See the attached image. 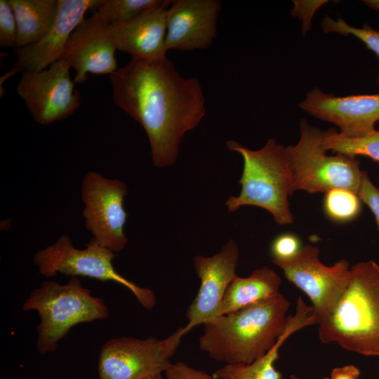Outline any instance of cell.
I'll use <instances>...</instances> for the list:
<instances>
[{
    "instance_id": "6da1fadb",
    "label": "cell",
    "mask_w": 379,
    "mask_h": 379,
    "mask_svg": "<svg viewBox=\"0 0 379 379\" xmlns=\"http://www.w3.org/2000/svg\"><path fill=\"white\" fill-rule=\"evenodd\" d=\"M114 104L145 129L153 164H173L185 134L206 115L199 81L185 79L167 58H132L109 75Z\"/></svg>"
},
{
    "instance_id": "7a4b0ae2",
    "label": "cell",
    "mask_w": 379,
    "mask_h": 379,
    "mask_svg": "<svg viewBox=\"0 0 379 379\" xmlns=\"http://www.w3.org/2000/svg\"><path fill=\"white\" fill-rule=\"evenodd\" d=\"M288 300L279 293L267 300L219 316L203 324L199 349L225 364H248L265 356L285 332Z\"/></svg>"
},
{
    "instance_id": "3957f363",
    "label": "cell",
    "mask_w": 379,
    "mask_h": 379,
    "mask_svg": "<svg viewBox=\"0 0 379 379\" xmlns=\"http://www.w3.org/2000/svg\"><path fill=\"white\" fill-rule=\"evenodd\" d=\"M324 344L337 343L364 356H379V265L373 260L351 267L350 281L328 315L319 324Z\"/></svg>"
},
{
    "instance_id": "277c9868",
    "label": "cell",
    "mask_w": 379,
    "mask_h": 379,
    "mask_svg": "<svg viewBox=\"0 0 379 379\" xmlns=\"http://www.w3.org/2000/svg\"><path fill=\"white\" fill-rule=\"evenodd\" d=\"M226 145L230 151L241 154L244 161L239 180L241 192L226 201L228 211L235 212L245 206H257L270 213L277 224H291L293 217L288 197L293 191L287 147L273 138L256 150L235 140L227 141Z\"/></svg>"
},
{
    "instance_id": "5b68a950",
    "label": "cell",
    "mask_w": 379,
    "mask_h": 379,
    "mask_svg": "<svg viewBox=\"0 0 379 379\" xmlns=\"http://www.w3.org/2000/svg\"><path fill=\"white\" fill-rule=\"evenodd\" d=\"M22 310H35L40 317L36 347L41 354L54 352L74 326L105 319L109 314L102 299L93 296L78 277H71L65 284L43 281L25 300Z\"/></svg>"
},
{
    "instance_id": "8992f818",
    "label": "cell",
    "mask_w": 379,
    "mask_h": 379,
    "mask_svg": "<svg viewBox=\"0 0 379 379\" xmlns=\"http://www.w3.org/2000/svg\"><path fill=\"white\" fill-rule=\"evenodd\" d=\"M300 132L298 142L287 147L293 192L326 193L340 188L357 194L363 173L359 159L340 153L328 154L324 131L305 119L300 122Z\"/></svg>"
},
{
    "instance_id": "52a82bcc",
    "label": "cell",
    "mask_w": 379,
    "mask_h": 379,
    "mask_svg": "<svg viewBox=\"0 0 379 379\" xmlns=\"http://www.w3.org/2000/svg\"><path fill=\"white\" fill-rule=\"evenodd\" d=\"M116 257L115 253L93 238L85 248H75L70 237L64 234L54 244L37 251L33 261L39 273L46 277L60 273L118 283L128 288L145 309L152 310L156 305L154 291L137 285L117 272L112 264Z\"/></svg>"
},
{
    "instance_id": "ba28073f",
    "label": "cell",
    "mask_w": 379,
    "mask_h": 379,
    "mask_svg": "<svg viewBox=\"0 0 379 379\" xmlns=\"http://www.w3.org/2000/svg\"><path fill=\"white\" fill-rule=\"evenodd\" d=\"M185 335L180 327L163 340L124 336L108 340L98 357L100 379H145L161 374Z\"/></svg>"
},
{
    "instance_id": "9c48e42d",
    "label": "cell",
    "mask_w": 379,
    "mask_h": 379,
    "mask_svg": "<svg viewBox=\"0 0 379 379\" xmlns=\"http://www.w3.org/2000/svg\"><path fill=\"white\" fill-rule=\"evenodd\" d=\"M319 254L317 246L306 244L293 258L272 261L283 270L287 279L311 300L313 325L319 324L328 315L351 275L347 260H340L331 266H326L319 260Z\"/></svg>"
},
{
    "instance_id": "30bf717a",
    "label": "cell",
    "mask_w": 379,
    "mask_h": 379,
    "mask_svg": "<svg viewBox=\"0 0 379 379\" xmlns=\"http://www.w3.org/2000/svg\"><path fill=\"white\" fill-rule=\"evenodd\" d=\"M81 191L85 226L92 238L115 253L123 251L128 243L124 234L128 214L124 207L126 184L89 171L81 180Z\"/></svg>"
},
{
    "instance_id": "8fae6325",
    "label": "cell",
    "mask_w": 379,
    "mask_h": 379,
    "mask_svg": "<svg viewBox=\"0 0 379 379\" xmlns=\"http://www.w3.org/2000/svg\"><path fill=\"white\" fill-rule=\"evenodd\" d=\"M69 68L59 59L48 69L23 72L17 93L37 124L48 125L65 119L80 105V93L74 89Z\"/></svg>"
},
{
    "instance_id": "7c38bea8",
    "label": "cell",
    "mask_w": 379,
    "mask_h": 379,
    "mask_svg": "<svg viewBox=\"0 0 379 379\" xmlns=\"http://www.w3.org/2000/svg\"><path fill=\"white\" fill-rule=\"evenodd\" d=\"M298 106L308 114L334 124L341 135L349 138L371 134L379 121V93L335 96L315 87Z\"/></svg>"
},
{
    "instance_id": "4fadbf2b",
    "label": "cell",
    "mask_w": 379,
    "mask_h": 379,
    "mask_svg": "<svg viewBox=\"0 0 379 379\" xmlns=\"http://www.w3.org/2000/svg\"><path fill=\"white\" fill-rule=\"evenodd\" d=\"M239 256V246L230 239L214 255L194 257V268L200 286L185 314L188 321L183 327L185 334L218 317L224 295L236 276Z\"/></svg>"
},
{
    "instance_id": "5bb4252c",
    "label": "cell",
    "mask_w": 379,
    "mask_h": 379,
    "mask_svg": "<svg viewBox=\"0 0 379 379\" xmlns=\"http://www.w3.org/2000/svg\"><path fill=\"white\" fill-rule=\"evenodd\" d=\"M56 19L51 29L39 42L14 48L18 60L12 69L1 77V84L20 71L39 72L58 61L69 38L84 19L87 11L94 12L100 0H58Z\"/></svg>"
},
{
    "instance_id": "9a60e30c",
    "label": "cell",
    "mask_w": 379,
    "mask_h": 379,
    "mask_svg": "<svg viewBox=\"0 0 379 379\" xmlns=\"http://www.w3.org/2000/svg\"><path fill=\"white\" fill-rule=\"evenodd\" d=\"M107 25L94 12L70 35L60 59L75 69L76 83H84L88 73L110 75L117 70V49L107 33Z\"/></svg>"
},
{
    "instance_id": "2e32d148",
    "label": "cell",
    "mask_w": 379,
    "mask_h": 379,
    "mask_svg": "<svg viewBox=\"0 0 379 379\" xmlns=\"http://www.w3.org/2000/svg\"><path fill=\"white\" fill-rule=\"evenodd\" d=\"M218 0H173L166 13V49L208 48L217 36Z\"/></svg>"
},
{
    "instance_id": "e0dca14e",
    "label": "cell",
    "mask_w": 379,
    "mask_h": 379,
    "mask_svg": "<svg viewBox=\"0 0 379 379\" xmlns=\"http://www.w3.org/2000/svg\"><path fill=\"white\" fill-rule=\"evenodd\" d=\"M168 6L152 8L126 22L108 25L107 33L116 49L130 54L135 59L157 60L166 58Z\"/></svg>"
},
{
    "instance_id": "ac0fdd59",
    "label": "cell",
    "mask_w": 379,
    "mask_h": 379,
    "mask_svg": "<svg viewBox=\"0 0 379 379\" xmlns=\"http://www.w3.org/2000/svg\"><path fill=\"white\" fill-rule=\"evenodd\" d=\"M281 283L279 275L266 266L255 270L247 277L236 275L224 295L218 317L276 297L281 293Z\"/></svg>"
},
{
    "instance_id": "d6986e66",
    "label": "cell",
    "mask_w": 379,
    "mask_h": 379,
    "mask_svg": "<svg viewBox=\"0 0 379 379\" xmlns=\"http://www.w3.org/2000/svg\"><path fill=\"white\" fill-rule=\"evenodd\" d=\"M17 23L15 48L39 42L57 17L58 0H8Z\"/></svg>"
},
{
    "instance_id": "ffe728a7",
    "label": "cell",
    "mask_w": 379,
    "mask_h": 379,
    "mask_svg": "<svg viewBox=\"0 0 379 379\" xmlns=\"http://www.w3.org/2000/svg\"><path fill=\"white\" fill-rule=\"evenodd\" d=\"M307 324L306 314L302 311H296L293 316H289L285 332L265 356L248 364H225L216 370L213 375L216 379H281V373L274 366L279 350L291 335Z\"/></svg>"
},
{
    "instance_id": "44dd1931",
    "label": "cell",
    "mask_w": 379,
    "mask_h": 379,
    "mask_svg": "<svg viewBox=\"0 0 379 379\" xmlns=\"http://www.w3.org/2000/svg\"><path fill=\"white\" fill-rule=\"evenodd\" d=\"M323 146L333 154L365 156L379 163V130L363 138H349L331 128L324 131Z\"/></svg>"
},
{
    "instance_id": "7402d4cb",
    "label": "cell",
    "mask_w": 379,
    "mask_h": 379,
    "mask_svg": "<svg viewBox=\"0 0 379 379\" xmlns=\"http://www.w3.org/2000/svg\"><path fill=\"white\" fill-rule=\"evenodd\" d=\"M170 0H100L95 12L107 24L123 23L154 8L170 6Z\"/></svg>"
},
{
    "instance_id": "603a6c76",
    "label": "cell",
    "mask_w": 379,
    "mask_h": 379,
    "mask_svg": "<svg viewBox=\"0 0 379 379\" xmlns=\"http://www.w3.org/2000/svg\"><path fill=\"white\" fill-rule=\"evenodd\" d=\"M361 201L357 194L345 189H333L325 193L324 209L326 215L337 222H347L360 213Z\"/></svg>"
},
{
    "instance_id": "cb8c5ba5",
    "label": "cell",
    "mask_w": 379,
    "mask_h": 379,
    "mask_svg": "<svg viewBox=\"0 0 379 379\" xmlns=\"http://www.w3.org/2000/svg\"><path fill=\"white\" fill-rule=\"evenodd\" d=\"M321 27L324 33H338L344 36L352 35L360 40L368 49L379 58V30L374 29L370 25L364 23L361 27H352L343 18L333 19L325 15L321 20ZM379 84V76L377 78Z\"/></svg>"
},
{
    "instance_id": "d4e9b609",
    "label": "cell",
    "mask_w": 379,
    "mask_h": 379,
    "mask_svg": "<svg viewBox=\"0 0 379 379\" xmlns=\"http://www.w3.org/2000/svg\"><path fill=\"white\" fill-rule=\"evenodd\" d=\"M16 20L8 0H0V46L15 48L17 43Z\"/></svg>"
},
{
    "instance_id": "484cf974",
    "label": "cell",
    "mask_w": 379,
    "mask_h": 379,
    "mask_svg": "<svg viewBox=\"0 0 379 379\" xmlns=\"http://www.w3.org/2000/svg\"><path fill=\"white\" fill-rule=\"evenodd\" d=\"M302 246L299 238L291 233H283L272 241L270 251L272 261L286 260L295 256Z\"/></svg>"
},
{
    "instance_id": "4316f807",
    "label": "cell",
    "mask_w": 379,
    "mask_h": 379,
    "mask_svg": "<svg viewBox=\"0 0 379 379\" xmlns=\"http://www.w3.org/2000/svg\"><path fill=\"white\" fill-rule=\"evenodd\" d=\"M357 195L371 211L379 231V188L372 182L368 173L364 171Z\"/></svg>"
},
{
    "instance_id": "83f0119b",
    "label": "cell",
    "mask_w": 379,
    "mask_h": 379,
    "mask_svg": "<svg viewBox=\"0 0 379 379\" xmlns=\"http://www.w3.org/2000/svg\"><path fill=\"white\" fill-rule=\"evenodd\" d=\"M164 373L167 379H216L213 375L194 368L182 361L171 363Z\"/></svg>"
},
{
    "instance_id": "f1b7e54d",
    "label": "cell",
    "mask_w": 379,
    "mask_h": 379,
    "mask_svg": "<svg viewBox=\"0 0 379 379\" xmlns=\"http://www.w3.org/2000/svg\"><path fill=\"white\" fill-rule=\"evenodd\" d=\"M359 369L354 365L350 364L337 367L332 370L330 379H358Z\"/></svg>"
},
{
    "instance_id": "f546056e",
    "label": "cell",
    "mask_w": 379,
    "mask_h": 379,
    "mask_svg": "<svg viewBox=\"0 0 379 379\" xmlns=\"http://www.w3.org/2000/svg\"><path fill=\"white\" fill-rule=\"evenodd\" d=\"M362 1L370 8L379 11V0H364Z\"/></svg>"
},
{
    "instance_id": "4dcf8cb0",
    "label": "cell",
    "mask_w": 379,
    "mask_h": 379,
    "mask_svg": "<svg viewBox=\"0 0 379 379\" xmlns=\"http://www.w3.org/2000/svg\"><path fill=\"white\" fill-rule=\"evenodd\" d=\"M145 379H163L161 374H157L146 378Z\"/></svg>"
},
{
    "instance_id": "1f68e13d",
    "label": "cell",
    "mask_w": 379,
    "mask_h": 379,
    "mask_svg": "<svg viewBox=\"0 0 379 379\" xmlns=\"http://www.w3.org/2000/svg\"><path fill=\"white\" fill-rule=\"evenodd\" d=\"M290 379H301V378H300L299 377H298L295 375L292 374V375H290Z\"/></svg>"
},
{
    "instance_id": "d6a6232c",
    "label": "cell",
    "mask_w": 379,
    "mask_h": 379,
    "mask_svg": "<svg viewBox=\"0 0 379 379\" xmlns=\"http://www.w3.org/2000/svg\"><path fill=\"white\" fill-rule=\"evenodd\" d=\"M323 379H330V378H323Z\"/></svg>"
},
{
    "instance_id": "836d02e7",
    "label": "cell",
    "mask_w": 379,
    "mask_h": 379,
    "mask_svg": "<svg viewBox=\"0 0 379 379\" xmlns=\"http://www.w3.org/2000/svg\"><path fill=\"white\" fill-rule=\"evenodd\" d=\"M24 379V378H23Z\"/></svg>"
}]
</instances>
